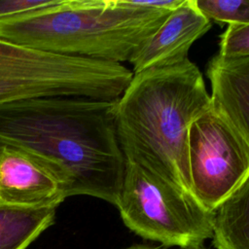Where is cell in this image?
I'll list each match as a JSON object with an SVG mask.
<instances>
[{
  "label": "cell",
  "mask_w": 249,
  "mask_h": 249,
  "mask_svg": "<svg viewBox=\"0 0 249 249\" xmlns=\"http://www.w3.org/2000/svg\"><path fill=\"white\" fill-rule=\"evenodd\" d=\"M117 101L60 96L2 104L0 147H17L47 162L65 197L89 196L116 206L125 167Z\"/></svg>",
  "instance_id": "obj_1"
},
{
  "label": "cell",
  "mask_w": 249,
  "mask_h": 249,
  "mask_svg": "<svg viewBox=\"0 0 249 249\" xmlns=\"http://www.w3.org/2000/svg\"><path fill=\"white\" fill-rule=\"evenodd\" d=\"M212 105L202 74L190 59L133 74L117 101V132L125 161L192 193L188 133Z\"/></svg>",
  "instance_id": "obj_2"
},
{
  "label": "cell",
  "mask_w": 249,
  "mask_h": 249,
  "mask_svg": "<svg viewBox=\"0 0 249 249\" xmlns=\"http://www.w3.org/2000/svg\"><path fill=\"white\" fill-rule=\"evenodd\" d=\"M171 12L125 0H56L0 21V39L60 55L121 63L130 60Z\"/></svg>",
  "instance_id": "obj_3"
},
{
  "label": "cell",
  "mask_w": 249,
  "mask_h": 249,
  "mask_svg": "<svg viewBox=\"0 0 249 249\" xmlns=\"http://www.w3.org/2000/svg\"><path fill=\"white\" fill-rule=\"evenodd\" d=\"M132 77L119 62L60 55L0 39V105L60 96L114 101Z\"/></svg>",
  "instance_id": "obj_4"
},
{
  "label": "cell",
  "mask_w": 249,
  "mask_h": 249,
  "mask_svg": "<svg viewBox=\"0 0 249 249\" xmlns=\"http://www.w3.org/2000/svg\"><path fill=\"white\" fill-rule=\"evenodd\" d=\"M116 206L130 231L166 246L198 248L213 234V212L193 194L130 161Z\"/></svg>",
  "instance_id": "obj_5"
},
{
  "label": "cell",
  "mask_w": 249,
  "mask_h": 249,
  "mask_svg": "<svg viewBox=\"0 0 249 249\" xmlns=\"http://www.w3.org/2000/svg\"><path fill=\"white\" fill-rule=\"evenodd\" d=\"M188 159L192 193L211 212L249 178V147L213 104L189 128Z\"/></svg>",
  "instance_id": "obj_6"
},
{
  "label": "cell",
  "mask_w": 249,
  "mask_h": 249,
  "mask_svg": "<svg viewBox=\"0 0 249 249\" xmlns=\"http://www.w3.org/2000/svg\"><path fill=\"white\" fill-rule=\"evenodd\" d=\"M65 198L62 181L47 162L22 149L0 147V205L57 207Z\"/></svg>",
  "instance_id": "obj_7"
},
{
  "label": "cell",
  "mask_w": 249,
  "mask_h": 249,
  "mask_svg": "<svg viewBox=\"0 0 249 249\" xmlns=\"http://www.w3.org/2000/svg\"><path fill=\"white\" fill-rule=\"evenodd\" d=\"M210 28V20L199 12L195 0H185L133 53L128 61L133 74L189 59L193 44Z\"/></svg>",
  "instance_id": "obj_8"
},
{
  "label": "cell",
  "mask_w": 249,
  "mask_h": 249,
  "mask_svg": "<svg viewBox=\"0 0 249 249\" xmlns=\"http://www.w3.org/2000/svg\"><path fill=\"white\" fill-rule=\"evenodd\" d=\"M212 104L249 147V57L215 55L208 64Z\"/></svg>",
  "instance_id": "obj_9"
},
{
  "label": "cell",
  "mask_w": 249,
  "mask_h": 249,
  "mask_svg": "<svg viewBox=\"0 0 249 249\" xmlns=\"http://www.w3.org/2000/svg\"><path fill=\"white\" fill-rule=\"evenodd\" d=\"M216 249H249V178L213 211Z\"/></svg>",
  "instance_id": "obj_10"
},
{
  "label": "cell",
  "mask_w": 249,
  "mask_h": 249,
  "mask_svg": "<svg viewBox=\"0 0 249 249\" xmlns=\"http://www.w3.org/2000/svg\"><path fill=\"white\" fill-rule=\"evenodd\" d=\"M55 209L0 205V249H25L53 223Z\"/></svg>",
  "instance_id": "obj_11"
},
{
  "label": "cell",
  "mask_w": 249,
  "mask_h": 249,
  "mask_svg": "<svg viewBox=\"0 0 249 249\" xmlns=\"http://www.w3.org/2000/svg\"><path fill=\"white\" fill-rule=\"evenodd\" d=\"M199 12L210 21L219 23H249V0H195Z\"/></svg>",
  "instance_id": "obj_12"
},
{
  "label": "cell",
  "mask_w": 249,
  "mask_h": 249,
  "mask_svg": "<svg viewBox=\"0 0 249 249\" xmlns=\"http://www.w3.org/2000/svg\"><path fill=\"white\" fill-rule=\"evenodd\" d=\"M218 55L224 58L249 57V23L228 25L220 36Z\"/></svg>",
  "instance_id": "obj_13"
},
{
  "label": "cell",
  "mask_w": 249,
  "mask_h": 249,
  "mask_svg": "<svg viewBox=\"0 0 249 249\" xmlns=\"http://www.w3.org/2000/svg\"><path fill=\"white\" fill-rule=\"evenodd\" d=\"M56 0H0V21L47 8Z\"/></svg>",
  "instance_id": "obj_14"
},
{
  "label": "cell",
  "mask_w": 249,
  "mask_h": 249,
  "mask_svg": "<svg viewBox=\"0 0 249 249\" xmlns=\"http://www.w3.org/2000/svg\"><path fill=\"white\" fill-rule=\"evenodd\" d=\"M129 5L149 10L174 11L183 4L185 0H125Z\"/></svg>",
  "instance_id": "obj_15"
},
{
  "label": "cell",
  "mask_w": 249,
  "mask_h": 249,
  "mask_svg": "<svg viewBox=\"0 0 249 249\" xmlns=\"http://www.w3.org/2000/svg\"><path fill=\"white\" fill-rule=\"evenodd\" d=\"M125 249H161V248H153V247H148V246H144V245H134ZM183 249V248H180ZM188 249H206V248H202V247H198V248H188Z\"/></svg>",
  "instance_id": "obj_16"
}]
</instances>
